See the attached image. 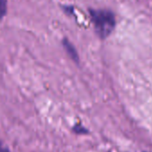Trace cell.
<instances>
[{
	"mask_svg": "<svg viewBox=\"0 0 152 152\" xmlns=\"http://www.w3.org/2000/svg\"><path fill=\"white\" fill-rule=\"evenodd\" d=\"M7 10V0H0V19H2L6 15Z\"/></svg>",
	"mask_w": 152,
	"mask_h": 152,
	"instance_id": "3",
	"label": "cell"
},
{
	"mask_svg": "<svg viewBox=\"0 0 152 152\" xmlns=\"http://www.w3.org/2000/svg\"><path fill=\"white\" fill-rule=\"evenodd\" d=\"M0 152H10V149L3 144V142L0 140Z\"/></svg>",
	"mask_w": 152,
	"mask_h": 152,
	"instance_id": "5",
	"label": "cell"
},
{
	"mask_svg": "<svg viewBox=\"0 0 152 152\" xmlns=\"http://www.w3.org/2000/svg\"><path fill=\"white\" fill-rule=\"evenodd\" d=\"M63 45H64V49L66 50L67 54L70 56V57L75 61L76 63L79 62V56L77 54V51H76V49L74 48V47L72 46V44L67 39H64L63 40Z\"/></svg>",
	"mask_w": 152,
	"mask_h": 152,
	"instance_id": "2",
	"label": "cell"
},
{
	"mask_svg": "<svg viewBox=\"0 0 152 152\" xmlns=\"http://www.w3.org/2000/svg\"><path fill=\"white\" fill-rule=\"evenodd\" d=\"M72 131L75 132V133H77V134H86L88 132L87 129L83 127L81 124H76L73 126L72 128Z\"/></svg>",
	"mask_w": 152,
	"mask_h": 152,
	"instance_id": "4",
	"label": "cell"
},
{
	"mask_svg": "<svg viewBox=\"0 0 152 152\" xmlns=\"http://www.w3.org/2000/svg\"><path fill=\"white\" fill-rule=\"evenodd\" d=\"M91 15L98 35L102 39L109 36L115 26V19L114 14L107 10L91 9Z\"/></svg>",
	"mask_w": 152,
	"mask_h": 152,
	"instance_id": "1",
	"label": "cell"
}]
</instances>
